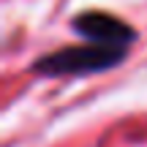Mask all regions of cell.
Masks as SVG:
<instances>
[{
	"label": "cell",
	"instance_id": "obj_2",
	"mask_svg": "<svg viewBox=\"0 0 147 147\" xmlns=\"http://www.w3.org/2000/svg\"><path fill=\"white\" fill-rule=\"evenodd\" d=\"M71 27L87 44L104 49H131V44L136 41V30L120 16L106 11H82L71 19Z\"/></svg>",
	"mask_w": 147,
	"mask_h": 147
},
{
	"label": "cell",
	"instance_id": "obj_1",
	"mask_svg": "<svg viewBox=\"0 0 147 147\" xmlns=\"http://www.w3.org/2000/svg\"><path fill=\"white\" fill-rule=\"evenodd\" d=\"M128 57V49H104L93 44L82 47H63L49 55H41L30 63V71L47 79L60 76H87V74H104L112 71Z\"/></svg>",
	"mask_w": 147,
	"mask_h": 147
}]
</instances>
